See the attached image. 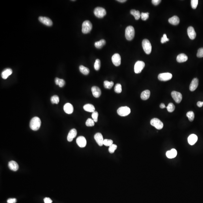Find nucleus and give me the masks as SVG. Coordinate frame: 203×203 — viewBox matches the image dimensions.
I'll list each match as a JSON object with an SVG mask.
<instances>
[{
  "label": "nucleus",
  "instance_id": "1",
  "mask_svg": "<svg viewBox=\"0 0 203 203\" xmlns=\"http://www.w3.org/2000/svg\"><path fill=\"white\" fill-rule=\"evenodd\" d=\"M30 127L33 131H37L39 129L41 125V121L39 118L37 117H33L30 122Z\"/></svg>",
  "mask_w": 203,
  "mask_h": 203
},
{
  "label": "nucleus",
  "instance_id": "2",
  "mask_svg": "<svg viewBox=\"0 0 203 203\" xmlns=\"http://www.w3.org/2000/svg\"><path fill=\"white\" fill-rule=\"evenodd\" d=\"M134 29L132 26H129L126 28L125 30V37L128 40H131L135 36Z\"/></svg>",
  "mask_w": 203,
  "mask_h": 203
},
{
  "label": "nucleus",
  "instance_id": "3",
  "mask_svg": "<svg viewBox=\"0 0 203 203\" xmlns=\"http://www.w3.org/2000/svg\"><path fill=\"white\" fill-rule=\"evenodd\" d=\"M92 24L89 20H86L82 24V31L83 34H86L89 33L92 29Z\"/></svg>",
  "mask_w": 203,
  "mask_h": 203
},
{
  "label": "nucleus",
  "instance_id": "4",
  "mask_svg": "<svg viewBox=\"0 0 203 203\" xmlns=\"http://www.w3.org/2000/svg\"><path fill=\"white\" fill-rule=\"evenodd\" d=\"M142 47L144 51L147 54H149L152 51V46L148 39H144L142 41Z\"/></svg>",
  "mask_w": 203,
  "mask_h": 203
},
{
  "label": "nucleus",
  "instance_id": "5",
  "mask_svg": "<svg viewBox=\"0 0 203 203\" xmlns=\"http://www.w3.org/2000/svg\"><path fill=\"white\" fill-rule=\"evenodd\" d=\"M131 109L128 107H122L119 108L117 110V113L118 115L121 116L125 117L130 114Z\"/></svg>",
  "mask_w": 203,
  "mask_h": 203
},
{
  "label": "nucleus",
  "instance_id": "6",
  "mask_svg": "<svg viewBox=\"0 0 203 203\" xmlns=\"http://www.w3.org/2000/svg\"><path fill=\"white\" fill-rule=\"evenodd\" d=\"M94 14L95 16L99 18H103L106 15V10L100 7H97L95 8L94 11Z\"/></svg>",
  "mask_w": 203,
  "mask_h": 203
},
{
  "label": "nucleus",
  "instance_id": "7",
  "mask_svg": "<svg viewBox=\"0 0 203 203\" xmlns=\"http://www.w3.org/2000/svg\"><path fill=\"white\" fill-rule=\"evenodd\" d=\"M150 124L152 126L155 127L157 129H162L163 127V124L159 119L157 118H154L150 121Z\"/></svg>",
  "mask_w": 203,
  "mask_h": 203
},
{
  "label": "nucleus",
  "instance_id": "8",
  "mask_svg": "<svg viewBox=\"0 0 203 203\" xmlns=\"http://www.w3.org/2000/svg\"><path fill=\"white\" fill-rule=\"evenodd\" d=\"M144 67L145 63L143 61H138L136 62L134 66V71L135 73L137 74L140 73Z\"/></svg>",
  "mask_w": 203,
  "mask_h": 203
},
{
  "label": "nucleus",
  "instance_id": "9",
  "mask_svg": "<svg viewBox=\"0 0 203 203\" xmlns=\"http://www.w3.org/2000/svg\"><path fill=\"white\" fill-rule=\"evenodd\" d=\"M172 78V75L169 73H164L159 74L158 76V79L159 80L163 81H166L171 79Z\"/></svg>",
  "mask_w": 203,
  "mask_h": 203
},
{
  "label": "nucleus",
  "instance_id": "10",
  "mask_svg": "<svg viewBox=\"0 0 203 203\" xmlns=\"http://www.w3.org/2000/svg\"><path fill=\"white\" fill-rule=\"evenodd\" d=\"M171 95L173 99L176 103H180L182 100V95L180 93L176 91H173L172 92Z\"/></svg>",
  "mask_w": 203,
  "mask_h": 203
},
{
  "label": "nucleus",
  "instance_id": "11",
  "mask_svg": "<svg viewBox=\"0 0 203 203\" xmlns=\"http://www.w3.org/2000/svg\"><path fill=\"white\" fill-rule=\"evenodd\" d=\"M112 61L113 64L116 66H118L121 64V58L120 55L118 54H115L112 57Z\"/></svg>",
  "mask_w": 203,
  "mask_h": 203
},
{
  "label": "nucleus",
  "instance_id": "12",
  "mask_svg": "<svg viewBox=\"0 0 203 203\" xmlns=\"http://www.w3.org/2000/svg\"><path fill=\"white\" fill-rule=\"evenodd\" d=\"M39 19L40 22L47 26H51L53 24L52 21L49 18L47 17L40 16L39 17Z\"/></svg>",
  "mask_w": 203,
  "mask_h": 203
},
{
  "label": "nucleus",
  "instance_id": "13",
  "mask_svg": "<svg viewBox=\"0 0 203 203\" xmlns=\"http://www.w3.org/2000/svg\"><path fill=\"white\" fill-rule=\"evenodd\" d=\"M76 142L78 146L80 148H84L86 145V140L83 136L78 137L77 139Z\"/></svg>",
  "mask_w": 203,
  "mask_h": 203
},
{
  "label": "nucleus",
  "instance_id": "14",
  "mask_svg": "<svg viewBox=\"0 0 203 203\" xmlns=\"http://www.w3.org/2000/svg\"><path fill=\"white\" fill-rule=\"evenodd\" d=\"M94 139L96 140V142L98 144L99 146H102L103 145V141L104 139H103L102 135L100 133H97L95 134L94 136Z\"/></svg>",
  "mask_w": 203,
  "mask_h": 203
},
{
  "label": "nucleus",
  "instance_id": "15",
  "mask_svg": "<svg viewBox=\"0 0 203 203\" xmlns=\"http://www.w3.org/2000/svg\"><path fill=\"white\" fill-rule=\"evenodd\" d=\"M77 134V131L75 129H72L69 131L67 135V140L69 142H71L73 140Z\"/></svg>",
  "mask_w": 203,
  "mask_h": 203
},
{
  "label": "nucleus",
  "instance_id": "16",
  "mask_svg": "<svg viewBox=\"0 0 203 203\" xmlns=\"http://www.w3.org/2000/svg\"><path fill=\"white\" fill-rule=\"evenodd\" d=\"M187 34L189 38L191 39H195L196 35L195 29L193 27L191 26H189L187 29Z\"/></svg>",
  "mask_w": 203,
  "mask_h": 203
},
{
  "label": "nucleus",
  "instance_id": "17",
  "mask_svg": "<svg viewBox=\"0 0 203 203\" xmlns=\"http://www.w3.org/2000/svg\"><path fill=\"white\" fill-rule=\"evenodd\" d=\"M92 92L93 96L96 98L99 97L101 94V91L100 88L95 86L92 88Z\"/></svg>",
  "mask_w": 203,
  "mask_h": 203
},
{
  "label": "nucleus",
  "instance_id": "18",
  "mask_svg": "<svg viewBox=\"0 0 203 203\" xmlns=\"http://www.w3.org/2000/svg\"><path fill=\"white\" fill-rule=\"evenodd\" d=\"M199 85V80L197 78L193 79L191 83L190 86V90L191 92H193L197 88Z\"/></svg>",
  "mask_w": 203,
  "mask_h": 203
},
{
  "label": "nucleus",
  "instance_id": "19",
  "mask_svg": "<svg viewBox=\"0 0 203 203\" xmlns=\"http://www.w3.org/2000/svg\"><path fill=\"white\" fill-rule=\"evenodd\" d=\"M73 107L71 104L67 103L64 105V110L67 114H71L73 111Z\"/></svg>",
  "mask_w": 203,
  "mask_h": 203
},
{
  "label": "nucleus",
  "instance_id": "20",
  "mask_svg": "<svg viewBox=\"0 0 203 203\" xmlns=\"http://www.w3.org/2000/svg\"><path fill=\"white\" fill-rule=\"evenodd\" d=\"M197 139L198 138L196 135L192 134L188 137V143L191 145H193L197 142Z\"/></svg>",
  "mask_w": 203,
  "mask_h": 203
},
{
  "label": "nucleus",
  "instance_id": "21",
  "mask_svg": "<svg viewBox=\"0 0 203 203\" xmlns=\"http://www.w3.org/2000/svg\"><path fill=\"white\" fill-rule=\"evenodd\" d=\"M8 166L9 169L13 171H16L19 169V165L16 161H9Z\"/></svg>",
  "mask_w": 203,
  "mask_h": 203
},
{
  "label": "nucleus",
  "instance_id": "22",
  "mask_svg": "<svg viewBox=\"0 0 203 203\" xmlns=\"http://www.w3.org/2000/svg\"><path fill=\"white\" fill-rule=\"evenodd\" d=\"M177 155V152L175 148H173L169 151L167 152L166 155L167 158L170 159H172L176 157Z\"/></svg>",
  "mask_w": 203,
  "mask_h": 203
},
{
  "label": "nucleus",
  "instance_id": "23",
  "mask_svg": "<svg viewBox=\"0 0 203 203\" xmlns=\"http://www.w3.org/2000/svg\"><path fill=\"white\" fill-rule=\"evenodd\" d=\"M12 73H13V71L11 69L8 68V69H6L2 71L1 74V76L3 79H5L8 78L9 76L11 75Z\"/></svg>",
  "mask_w": 203,
  "mask_h": 203
},
{
  "label": "nucleus",
  "instance_id": "24",
  "mask_svg": "<svg viewBox=\"0 0 203 203\" xmlns=\"http://www.w3.org/2000/svg\"><path fill=\"white\" fill-rule=\"evenodd\" d=\"M169 22L172 25H177L180 23V19L178 16H175L169 19Z\"/></svg>",
  "mask_w": 203,
  "mask_h": 203
},
{
  "label": "nucleus",
  "instance_id": "25",
  "mask_svg": "<svg viewBox=\"0 0 203 203\" xmlns=\"http://www.w3.org/2000/svg\"><path fill=\"white\" fill-rule=\"evenodd\" d=\"M188 56L184 54H180L177 57L176 60L178 62H183L188 60Z\"/></svg>",
  "mask_w": 203,
  "mask_h": 203
},
{
  "label": "nucleus",
  "instance_id": "26",
  "mask_svg": "<svg viewBox=\"0 0 203 203\" xmlns=\"http://www.w3.org/2000/svg\"><path fill=\"white\" fill-rule=\"evenodd\" d=\"M150 92L149 90H146L144 91L141 93V98L142 100H146L148 99L150 96Z\"/></svg>",
  "mask_w": 203,
  "mask_h": 203
},
{
  "label": "nucleus",
  "instance_id": "27",
  "mask_svg": "<svg viewBox=\"0 0 203 203\" xmlns=\"http://www.w3.org/2000/svg\"><path fill=\"white\" fill-rule=\"evenodd\" d=\"M84 109L86 111L93 113L95 110V107L93 105L91 104H86L83 107Z\"/></svg>",
  "mask_w": 203,
  "mask_h": 203
},
{
  "label": "nucleus",
  "instance_id": "28",
  "mask_svg": "<svg viewBox=\"0 0 203 203\" xmlns=\"http://www.w3.org/2000/svg\"><path fill=\"white\" fill-rule=\"evenodd\" d=\"M106 44V41L105 39H101V40L95 42L94 46L97 49H101Z\"/></svg>",
  "mask_w": 203,
  "mask_h": 203
},
{
  "label": "nucleus",
  "instance_id": "29",
  "mask_svg": "<svg viewBox=\"0 0 203 203\" xmlns=\"http://www.w3.org/2000/svg\"><path fill=\"white\" fill-rule=\"evenodd\" d=\"M130 13L134 17L135 20H138L141 17V14L139 11H137L135 9H132L130 11Z\"/></svg>",
  "mask_w": 203,
  "mask_h": 203
},
{
  "label": "nucleus",
  "instance_id": "30",
  "mask_svg": "<svg viewBox=\"0 0 203 203\" xmlns=\"http://www.w3.org/2000/svg\"><path fill=\"white\" fill-rule=\"evenodd\" d=\"M55 83L56 85L59 86L60 87H62L65 85V81L64 80L58 78L55 79Z\"/></svg>",
  "mask_w": 203,
  "mask_h": 203
},
{
  "label": "nucleus",
  "instance_id": "31",
  "mask_svg": "<svg viewBox=\"0 0 203 203\" xmlns=\"http://www.w3.org/2000/svg\"><path fill=\"white\" fill-rule=\"evenodd\" d=\"M79 69L80 71H81V73L84 75H87L90 73V70L89 69L82 65L80 66Z\"/></svg>",
  "mask_w": 203,
  "mask_h": 203
},
{
  "label": "nucleus",
  "instance_id": "32",
  "mask_svg": "<svg viewBox=\"0 0 203 203\" xmlns=\"http://www.w3.org/2000/svg\"><path fill=\"white\" fill-rule=\"evenodd\" d=\"M104 86L105 88L107 89H111L114 85V82L113 81L109 82L105 81L104 82Z\"/></svg>",
  "mask_w": 203,
  "mask_h": 203
},
{
  "label": "nucleus",
  "instance_id": "33",
  "mask_svg": "<svg viewBox=\"0 0 203 203\" xmlns=\"http://www.w3.org/2000/svg\"><path fill=\"white\" fill-rule=\"evenodd\" d=\"M51 102L53 104H58L60 101L59 97L57 95H54L51 98Z\"/></svg>",
  "mask_w": 203,
  "mask_h": 203
},
{
  "label": "nucleus",
  "instance_id": "34",
  "mask_svg": "<svg viewBox=\"0 0 203 203\" xmlns=\"http://www.w3.org/2000/svg\"><path fill=\"white\" fill-rule=\"evenodd\" d=\"M187 116L188 117L189 121L190 122L193 121L195 118V114H194V112L192 111L188 112V113H187Z\"/></svg>",
  "mask_w": 203,
  "mask_h": 203
},
{
  "label": "nucleus",
  "instance_id": "35",
  "mask_svg": "<svg viewBox=\"0 0 203 203\" xmlns=\"http://www.w3.org/2000/svg\"><path fill=\"white\" fill-rule=\"evenodd\" d=\"M167 111L169 113H172L175 109V106L172 103H170L168 104L167 107Z\"/></svg>",
  "mask_w": 203,
  "mask_h": 203
},
{
  "label": "nucleus",
  "instance_id": "36",
  "mask_svg": "<svg viewBox=\"0 0 203 203\" xmlns=\"http://www.w3.org/2000/svg\"><path fill=\"white\" fill-rule=\"evenodd\" d=\"M101 61L99 59L96 60L95 63L94 64V68L96 70H99L101 67Z\"/></svg>",
  "mask_w": 203,
  "mask_h": 203
},
{
  "label": "nucleus",
  "instance_id": "37",
  "mask_svg": "<svg viewBox=\"0 0 203 203\" xmlns=\"http://www.w3.org/2000/svg\"><path fill=\"white\" fill-rule=\"evenodd\" d=\"M114 91L116 93H120L122 92V86L120 84H117L114 87Z\"/></svg>",
  "mask_w": 203,
  "mask_h": 203
},
{
  "label": "nucleus",
  "instance_id": "38",
  "mask_svg": "<svg viewBox=\"0 0 203 203\" xmlns=\"http://www.w3.org/2000/svg\"><path fill=\"white\" fill-rule=\"evenodd\" d=\"M94 122L93 119L88 118L86 122V126L88 127L93 126L94 125Z\"/></svg>",
  "mask_w": 203,
  "mask_h": 203
},
{
  "label": "nucleus",
  "instance_id": "39",
  "mask_svg": "<svg viewBox=\"0 0 203 203\" xmlns=\"http://www.w3.org/2000/svg\"><path fill=\"white\" fill-rule=\"evenodd\" d=\"M117 148V146L116 144H112L111 145L109 146V148H108V151L109 153L111 154H113L114 153L116 150Z\"/></svg>",
  "mask_w": 203,
  "mask_h": 203
},
{
  "label": "nucleus",
  "instance_id": "40",
  "mask_svg": "<svg viewBox=\"0 0 203 203\" xmlns=\"http://www.w3.org/2000/svg\"><path fill=\"white\" fill-rule=\"evenodd\" d=\"M113 141L111 140L105 139L103 141V144L106 146H110L113 144Z\"/></svg>",
  "mask_w": 203,
  "mask_h": 203
},
{
  "label": "nucleus",
  "instance_id": "41",
  "mask_svg": "<svg viewBox=\"0 0 203 203\" xmlns=\"http://www.w3.org/2000/svg\"><path fill=\"white\" fill-rule=\"evenodd\" d=\"M98 113L97 111H94L92 114V117L93 120L95 122H97L98 121Z\"/></svg>",
  "mask_w": 203,
  "mask_h": 203
},
{
  "label": "nucleus",
  "instance_id": "42",
  "mask_svg": "<svg viewBox=\"0 0 203 203\" xmlns=\"http://www.w3.org/2000/svg\"><path fill=\"white\" fill-rule=\"evenodd\" d=\"M149 13H142L141 14V19L143 20H146L148 19L149 17Z\"/></svg>",
  "mask_w": 203,
  "mask_h": 203
},
{
  "label": "nucleus",
  "instance_id": "43",
  "mask_svg": "<svg viewBox=\"0 0 203 203\" xmlns=\"http://www.w3.org/2000/svg\"><path fill=\"white\" fill-rule=\"evenodd\" d=\"M191 6L192 8L193 9L196 8L198 5V0H191Z\"/></svg>",
  "mask_w": 203,
  "mask_h": 203
},
{
  "label": "nucleus",
  "instance_id": "44",
  "mask_svg": "<svg viewBox=\"0 0 203 203\" xmlns=\"http://www.w3.org/2000/svg\"><path fill=\"white\" fill-rule=\"evenodd\" d=\"M197 56L199 58L203 57V48H201L198 49Z\"/></svg>",
  "mask_w": 203,
  "mask_h": 203
},
{
  "label": "nucleus",
  "instance_id": "45",
  "mask_svg": "<svg viewBox=\"0 0 203 203\" xmlns=\"http://www.w3.org/2000/svg\"><path fill=\"white\" fill-rule=\"evenodd\" d=\"M169 40V39L167 38V35L165 34H164L163 35V37L161 39V43H166L167 41H168Z\"/></svg>",
  "mask_w": 203,
  "mask_h": 203
},
{
  "label": "nucleus",
  "instance_id": "46",
  "mask_svg": "<svg viewBox=\"0 0 203 203\" xmlns=\"http://www.w3.org/2000/svg\"><path fill=\"white\" fill-rule=\"evenodd\" d=\"M7 203H16L17 202V199L15 198H11L7 200Z\"/></svg>",
  "mask_w": 203,
  "mask_h": 203
},
{
  "label": "nucleus",
  "instance_id": "47",
  "mask_svg": "<svg viewBox=\"0 0 203 203\" xmlns=\"http://www.w3.org/2000/svg\"><path fill=\"white\" fill-rule=\"evenodd\" d=\"M161 0H152V2L155 5H157L161 2Z\"/></svg>",
  "mask_w": 203,
  "mask_h": 203
},
{
  "label": "nucleus",
  "instance_id": "48",
  "mask_svg": "<svg viewBox=\"0 0 203 203\" xmlns=\"http://www.w3.org/2000/svg\"><path fill=\"white\" fill-rule=\"evenodd\" d=\"M44 201L45 203H52V200L49 197H45L44 199Z\"/></svg>",
  "mask_w": 203,
  "mask_h": 203
},
{
  "label": "nucleus",
  "instance_id": "49",
  "mask_svg": "<svg viewBox=\"0 0 203 203\" xmlns=\"http://www.w3.org/2000/svg\"><path fill=\"white\" fill-rule=\"evenodd\" d=\"M197 106L198 107H201L203 106V102L201 101L198 102L197 103Z\"/></svg>",
  "mask_w": 203,
  "mask_h": 203
},
{
  "label": "nucleus",
  "instance_id": "50",
  "mask_svg": "<svg viewBox=\"0 0 203 203\" xmlns=\"http://www.w3.org/2000/svg\"><path fill=\"white\" fill-rule=\"evenodd\" d=\"M160 107L162 109H163V108H165L166 107L164 103H162L160 105Z\"/></svg>",
  "mask_w": 203,
  "mask_h": 203
},
{
  "label": "nucleus",
  "instance_id": "51",
  "mask_svg": "<svg viewBox=\"0 0 203 203\" xmlns=\"http://www.w3.org/2000/svg\"><path fill=\"white\" fill-rule=\"evenodd\" d=\"M117 1H118V2H120L123 3L126 2V0H117Z\"/></svg>",
  "mask_w": 203,
  "mask_h": 203
},
{
  "label": "nucleus",
  "instance_id": "52",
  "mask_svg": "<svg viewBox=\"0 0 203 203\" xmlns=\"http://www.w3.org/2000/svg\"></svg>",
  "mask_w": 203,
  "mask_h": 203
}]
</instances>
